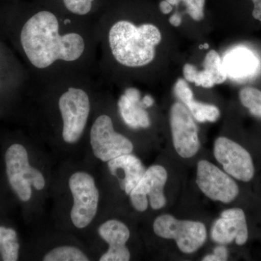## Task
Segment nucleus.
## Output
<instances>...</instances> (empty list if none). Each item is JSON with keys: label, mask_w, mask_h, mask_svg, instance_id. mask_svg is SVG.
Segmentation results:
<instances>
[{"label": "nucleus", "mask_w": 261, "mask_h": 261, "mask_svg": "<svg viewBox=\"0 0 261 261\" xmlns=\"http://www.w3.org/2000/svg\"><path fill=\"white\" fill-rule=\"evenodd\" d=\"M89 137L94 155L104 162L122 154H130L133 151L132 142L116 132L112 118L105 113L96 117L91 127Z\"/></svg>", "instance_id": "20e7f679"}, {"label": "nucleus", "mask_w": 261, "mask_h": 261, "mask_svg": "<svg viewBox=\"0 0 261 261\" xmlns=\"http://www.w3.org/2000/svg\"><path fill=\"white\" fill-rule=\"evenodd\" d=\"M44 261H88L89 259L77 247L61 246L53 249L43 258Z\"/></svg>", "instance_id": "a211bd4d"}, {"label": "nucleus", "mask_w": 261, "mask_h": 261, "mask_svg": "<svg viewBox=\"0 0 261 261\" xmlns=\"http://www.w3.org/2000/svg\"><path fill=\"white\" fill-rule=\"evenodd\" d=\"M254 4L252 16L261 22V0H252Z\"/></svg>", "instance_id": "393cba45"}, {"label": "nucleus", "mask_w": 261, "mask_h": 261, "mask_svg": "<svg viewBox=\"0 0 261 261\" xmlns=\"http://www.w3.org/2000/svg\"><path fill=\"white\" fill-rule=\"evenodd\" d=\"M211 237L216 243L226 245L235 240L238 245H243L248 239V230L244 211L231 208L224 211L221 217L215 223Z\"/></svg>", "instance_id": "9b49d317"}, {"label": "nucleus", "mask_w": 261, "mask_h": 261, "mask_svg": "<svg viewBox=\"0 0 261 261\" xmlns=\"http://www.w3.org/2000/svg\"><path fill=\"white\" fill-rule=\"evenodd\" d=\"M96 29L98 49L102 51L97 65L112 60L128 69L144 68L154 61L156 47L162 39L153 24H136L127 19L112 23L98 20Z\"/></svg>", "instance_id": "f03ea898"}, {"label": "nucleus", "mask_w": 261, "mask_h": 261, "mask_svg": "<svg viewBox=\"0 0 261 261\" xmlns=\"http://www.w3.org/2000/svg\"><path fill=\"white\" fill-rule=\"evenodd\" d=\"M96 0H62L64 10L63 13L74 18L93 22L91 15L93 14Z\"/></svg>", "instance_id": "dca6fc26"}, {"label": "nucleus", "mask_w": 261, "mask_h": 261, "mask_svg": "<svg viewBox=\"0 0 261 261\" xmlns=\"http://www.w3.org/2000/svg\"><path fill=\"white\" fill-rule=\"evenodd\" d=\"M202 47H203V45L200 46V49H202Z\"/></svg>", "instance_id": "473e14b6"}, {"label": "nucleus", "mask_w": 261, "mask_h": 261, "mask_svg": "<svg viewBox=\"0 0 261 261\" xmlns=\"http://www.w3.org/2000/svg\"><path fill=\"white\" fill-rule=\"evenodd\" d=\"M160 9H161V11L162 12L163 14H168V13L172 11V5L168 3L167 1H166V0H164V1H162L160 3Z\"/></svg>", "instance_id": "a878e982"}, {"label": "nucleus", "mask_w": 261, "mask_h": 261, "mask_svg": "<svg viewBox=\"0 0 261 261\" xmlns=\"http://www.w3.org/2000/svg\"><path fill=\"white\" fill-rule=\"evenodd\" d=\"M142 102L146 108H149L154 104V99L151 96L146 95L142 98Z\"/></svg>", "instance_id": "c85d7f7f"}, {"label": "nucleus", "mask_w": 261, "mask_h": 261, "mask_svg": "<svg viewBox=\"0 0 261 261\" xmlns=\"http://www.w3.org/2000/svg\"><path fill=\"white\" fill-rule=\"evenodd\" d=\"M214 155L224 171L242 181H250L254 176L253 163L250 153L237 142L219 137L215 142Z\"/></svg>", "instance_id": "9d476101"}, {"label": "nucleus", "mask_w": 261, "mask_h": 261, "mask_svg": "<svg viewBox=\"0 0 261 261\" xmlns=\"http://www.w3.org/2000/svg\"><path fill=\"white\" fill-rule=\"evenodd\" d=\"M96 23L47 9L33 11L18 32V42L37 82L69 73L97 71Z\"/></svg>", "instance_id": "f257e3e1"}, {"label": "nucleus", "mask_w": 261, "mask_h": 261, "mask_svg": "<svg viewBox=\"0 0 261 261\" xmlns=\"http://www.w3.org/2000/svg\"><path fill=\"white\" fill-rule=\"evenodd\" d=\"M122 119L132 128H148L150 121L141 99L140 91L133 87L127 88L118 102Z\"/></svg>", "instance_id": "4468645a"}, {"label": "nucleus", "mask_w": 261, "mask_h": 261, "mask_svg": "<svg viewBox=\"0 0 261 261\" xmlns=\"http://www.w3.org/2000/svg\"><path fill=\"white\" fill-rule=\"evenodd\" d=\"M20 245L17 239V233L13 228H10L1 247L2 257L4 261H16L18 259Z\"/></svg>", "instance_id": "412c9836"}, {"label": "nucleus", "mask_w": 261, "mask_h": 261, "mask_svg": "<svg viewBox=\"0 0 261 261\" xmlns=\"http://www.w3.org/2000/svg\"><path fill=\"white\" fill-rule=\"evenodd\" d=\"M166 1H167L171 5H178L181 3V0H166Z\"/></svg>", "instance_id": "7c9ffc66"}, {"label": "nucleus", "mask_w": 261, "mask_h": 261, "mask_svg": "<svg viewBox=\"0 0 261 261\" xmlns=\"http://www.w3.org/2000/svg\"><path fill=\"white\" fill-rule=\"evenodd\" d=\"M70 192L73 197V206L70 218L78 228L88 226L97 214L99 191L93 177L89 173L76 172L69 179Z\"/></svg>", "instance_id": "423d86ee"}, {"label": "nucleus", "mask_w": 261, "mask_h": 261, "mask_svg": "<svg viewBox=\"0 0 261 261\" xmlns=\"http://www.w3.org/2000/svg\"><path fill=\"white\" fill-rule=\"evenodd\" d=\"M6 171L10 186L19 199L27 202L32 197V186L42 190L45 186L42 173L29 164L28 152L23 145L14 144L5 154Z\"/></svg>", "instance_id": "7ed1b4c3"}, {"label": "nucleus", "mask_w": 261, "mask_h": 261, "mask_svg": "<svg viewBox=\"0 0 261 261\" xmlns=\"http://www.w3.org/2000/svg\"><path fill=\"white\" fill-rule=\"evenodd\" d=\"M170 121L176 152L184 159L193 157L200 148V141L191 113L183 103H174L171 108Z\"/></svg>", "instance_id": "6e6552de"}, {"label": "nucleus", "mask_w": 261, "mask_h": 261, "mask_svg": "<svg viewBox=\"0 0 261 261\" xmlns=\"http://www.w3.org/2000/svg\"><path fill=\"white\" fill-rule=\"evenodd\" d=\"M196 181L201 191L213 200L229 203L239 194L236 182L207 161L198 163Z\"/></svg>", "instance_id": "1a4fd4ad"}, {"label": "nucleus", "mask_w": 261, "mask_h": 261, "mask_svg": "<svg viewBox=\"0 0 261 261\" xmlns=\"http://www.w3.org/2000/svg\"><path fill=\"white\" fill-rule=\"evenodd\" d=\"M240 99L252 115L261 118V91L253 87H245L240 91Z\"/></svg>", "instance_id": "aec40b11"}, {"label": "nucleus", "mask_w": 261, "mask_h": 261, "mask_svg": "<svg viewBox=\"0 0 261 261\" xmlns=\"http://www.w3.org/2000/svg\"><path fill=\"white\" fill-rule=\"evenodd\" d=\"M108 168L111 174L116 170L123 171L124 177L120 181V186L126 195H130L146 171L140 160L130 154H122L108 161Z\"/></svg>", "instance_id": "2eb2a0df"}, {"label": "nucleus", "mask_w": 261, "mask_h": 261, "mask_svg": "<svg viewBox=\"0 0 261 261\" xmlns=\"http://www.w3.org/2000/svg\"><path fill=\"white\" fill-rule=\"evenodd\" d=\"M98 233L109 245L108 250L101 256L100 261H128L130 252L126 244L130 237V231L126 225L117 220H109L103 223Z\"/></svg>", "instance_id": "ddd939ff"}, {"label": "nucleus", "mask_w": 261, "mask_h": 261, "mask_svg": "<svg viewBox=\"0 0 261 261\" xmlns=\"http://www.w3.org/2000/svg\"><path fill=\"white\" fill-rule=\"evenodd\" d=\"M203 67L204 71L215 85L224 83L227 79V75L223 68L222 60L216 51L211 50L206 55Z\"/></svg>", "instance_id": "f3484780"}, {"label": "nucleus", "mask_w": 261, "mask_h": 261, "mask_svg": "<svg viewBox=\"0 0 261 261\" xmlns=\"http://www.w3.org/2000/svg\"><path fill=\"white\" fill-rule=\"evenodd\" d=\"M203 48H205V49H208L209 45L207 44H203Z\"/></svg>", "instance_id": "2f4dec72"}, {"label": "nucleus", "mask_w": 261, "mask_h": 261, "mask_svg": "<svg viewBox=\"0 0 261 261\" xmlns=\"http://www.w3.org/2000/svg\"><path fill=\"white\" fill-rule=\"evenodd\" d=\"M222 66L227 78L244 82L255 76L260 70V61L250 49L233 47L224 55Z\"/></svg>", "instance_id": "f8f14e48"}, {"label": "nucleus", "mask_w": 261, "mask_h": 261, "mask_svg": "<svg viewBox=\"0 0 261 261\" xmlns=\"http://www.w3.org/2000/svg\"><path fill=\"white\" fill-rule=\"evenodd\" d=\"M168 173L163 166H151L130 193V202L136 210L143 212L148 205L154 210L166 205L163 189L167 181Z\"/></svg>", "instance_id": "0eeeda50"}, {"label": "nucleus", "mask_w": 261, "mask_h": 261, "mask_svg": "<svg viewBox=\"0 0 261 261\" xmlns=\"http://www.w3.org/2000/svg\"><path fill=\"white\" fill-rule=\"evenodd\" d=\"M10 228H5L4 226H0V250L3 246V242H4L5 238H6L8 231H9Z\"/></svg>", "instance_id": "cd10ccee"}, {"label": "nucleus", "mask_w": 261, "mask_h": 261, "mask_svg": "<svg viewBox=\"0 0 261 261\" xmlns=\"http://www.w3.org/2000/svg\"><path fill=\"white\" fill-rule=\"evenodd\" d=\"M153 229L160 238L176 240L178 249L185 253L197 251L207 239V230L202 223L178 221L167 214L155 219Z\"/></svg>", "instance_id": "39448f33"}, {"label": "nucleus", "mask_w": 261, "mask_h": 261, "mask_svg": "<svg viewBox=\"0 0 261 261\" xmlns=\"http://www.w3.org/2000/svg\"><path fill=\"white\" fill-rule=\"evenodd\" d=\"M169 22L171 23V25H173V27H177L181 23V16H180L178 13L173 14L172 16L169 18Z\"/></svg>", "instance_id": "bb28decb"}, {"label": "nucleus", "mask_w": 261, "mask_h": 261, "mask_svg": "<svg viewBox=\"0 0 261 261\" xmlns=\"http://www.w3.org/2000/svg\"><path fill=\"white\" fill-rule=\"evenodd\" d=\"M187 6V12L196 21L204 18L205 0H181Z\"/></svg>", "instance_id": "4be33fe9"}, {"label": "nucleus", "mask_w": 261, "mask_h": 261, "mask_svg": "<svg viewBox=\"0 0 261 261\" xmlns=\"http://www.w3.org/2000/svg\"><path fill=\"white\" fill-rule=\"evenodd\" d=\"M192 116L200 123L203 122H215L219 119L220 111L219 108L212 105L205 104L192 100L187 105Z\"/></svg>", "instance_id": "6ab92c4d"}, {"label": "nucleus", "mask_w": 261, "mask_h": 261, "mask_svg": "<svg viewBox=\"0 0 261 261\" xmlns=\"http://www.w3.org/2000/svg\"><path fill=\"white\" fill-rule=\"evenodd\" d=\"M202 260L204 261H220V259L217 256L214 255H207L205 257H203Z\"/></svg>", "instance_id": "c756f323"}, {"label": "nucleus", "mask_w": 261, "mask_h": 261, "mask_svg": "<svg viewBox=\"0 0 261 261\" xmlns=\"http://www.w3.org/2000/svg\"><path fill=\"white\" fill-rule=\"evenodd\" d=\"M174 93L178 99L185 106L194 99L193 92L189 87L186 81L183 79H179L175 84Z\"/></svg>", "instance_id": "5701e85b"}, {"label": "nucleus", "mask_w": 261, "mask_h": 261, "mask_svg": "<svg viewBox=\"0 0 261 261\" xmlns=\"http://www.w3.org/2000/svg\"><path fill=\"white\" fill-rule=\"evenodd\" d=\"M0 87H1V83H0Z\"/></svg>", "instance_id": "72a5a7b5"}, {"label": "nucleus", "mask_w": 261, "mask_h": 261, "mask_svg": "<svg viewBox=\"0 0 261 261\" xmlns=\"http://www.w3.org/2000/svg\"><path fill=\"white\" fill-rule=\"evenodd\" d=\"M214 255L220 259V261L227 260L228 250L224 246L216 247L214 250Z\"/></svg>", "instance_id": "b1692460"}]
</instances>
